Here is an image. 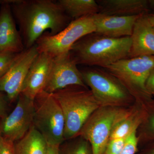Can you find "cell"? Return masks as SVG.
Returning a JSON list of instances; mask_svg holds the SVG:
<instances>
[{
    "label": "cell",
    "instance_id": "1f68e13d",
    "mask_svg": "<svg viewBox=\"0 0 154 154\" xmlns=\"http://www.w3.org/2000/svg\"><path fill=\"white\" fill-rule=\"evenodd\" d=\"M153 29H154V26L153 27Z\"/></svg>",
    "mask_w": 154,
    "mask_h": 154
},
{
    "label": "cell",
    "instance_id": "ac0fdd59",
    "mask_svg": "<svg viewBox=\"0 0 154 154\" xmlns=\"http://www.w3.org/2000/svg\"><path fill=\"white\" fill-rule=\"evenodd\" d=\"M60 5L73 20L99 13V7L94 0H59Z\"/></svg>",
    "mask_w": 154,
    "mask_h": 154
},
{
    "label": "cell",
    "instance_id": "8992f818",
    "mask_svg": "<svg viewBox=\"0 0 154 154\" xmlns=\"http://www.w3.org/2000/svg\"><path fill=\"white\" fill-rule=\"evenodd\" d=\"M105 69L121 82L131 94L149 96L146 84L154 69V55L128 58L118 61Z\"/></svg>",
    "mask_w": 154,
    "mask_h": 154
},
{
    "label": "cell",
    "instance_id": "4316f807",
    "mask_svg": "<svg viewBox=\"0 0 154 154\" xmlns=\"http://www.w3.org/2000/svg\"><path fill=\"white\" fill-rule=\"evenodd\" d=\"M59 146L48 144L47 154H59Z\"/></svg>",
    "mask_w": 154,
    "mask_h": 154
},
{
    "label": "cell",
    "instance_id": "e0dca14e",
    "mask_svg": "<svg viewBox=\"0 0 154 154\" xmlns=\"http://www.w3.org/2000/svg\"><path fill=\"white\" fill-rule=\"evenodd\" d=\"M48 144L33 125L22 138L14 143V154H47Z\"/></svg>",
    "mask_w": 154,
    "mask_h": 154
},
{
    "label": "cell",
    "instance_id": "4fadbf2b",
    "mask_svg": "<svg viewBox=\"0 0 154 154\" xmlns=\"http://www.w3.org/2000/svg\"><path fill=\"white\" fill-rule=\"evenodd\" d=\"M25 49L11 6L0 0V52L10 51L19 53Z\"/></svg>",
    "mask_w": 154,
    "mask_h": 154
},
{
    "label": "cell",
    "instance_id": "f1b7e54d",
    "mask_svg": "<svg viewBox=\"0 0 154 154\" xmlns=\"http://www.w3.org/2000/svg\"><path fill=\"white\" fill-rule=\"evenodd\" d=\"M141 154H154V146Z\"/></svg>",
    "mask_w": 154,
    "mask_h": 154
},
{
    "label": "cell",
    "instance_id": "7c38bea8",
    "mask_svg": "<svg viewBox=\"0 0 154 154\" xmlns=\"http://www.w3.org/2000/svg\"><path fill=\"white\" fill-rule=\"evenodd\" d=\"M53 57L46 53H39L29 69L22 86L21 94L31 100L44 91Z\"/></svg>",
    "mask_w": 154,
    "mask_h": 154
},
{
    "label": "cell",
    "instance_id": "ba28073f",
    "mask_svg": "<svg viewBox=\"0 0 154 154\" xmlns=\"http://www.w3.org/2000/svg\"><path fill=\"white\" fill-rule=\"evenodd\" d=\"M84 82L100 107L115 106L127 102L131 94L113 75L97 69L81 71Z\"/></svg>",
    "mask_w": 154,
    "mask_h": 154
},
{
    "label": "cell",
    "instance_id": "d4e9b609",
    "mask_svg": "<svg viewBox=\"0 0 154 154\" xmlns=\"http://www.w3.org/2000/svg\"><path fill=\"white\" fill-rule=\"evenodd\" d=\"M146 87L149 94H154V69L152 70L147 80Z\"/></svg>",
    "mask_w": 154,
    "mask_h": 154
},
{
    "label": "cell",
    "instance_id": "83f0119b",
    "mask_svg": "<svg viewBox=\"0 0 154 154\" xmlns=\"http://www.w3.org/2000/svg\"><path fill=\"white\" fill-rule=\"evenodd\" d=\"M149 126L151 130L154 133V115L150 119Z\"/></svg>",
    "mask_w": 154,
    "mask_h": 154
},
{
    "label": "cell",
    "instance_id": "603a6c76",
    "mask_svg": "<svg viewBox=\"0 0 154 154\" xmlns=\"http://www.w3.org/2000/svg\"><path fill=\"white\" fill-rule=\"evenodd\" d=\"M126 139L110 140L102 154H120Z\"/></svg>",
    "mask_w": 154,
    "mask_h": 154
},
{
    "label": "cell",
    "instance_id": "9a60e30c",
    "mask_svg": "<svg viewBox=\"0 0 154 154\" xmlns=\"http://www.w3.org/2000/svg\"><path fill=\"white\" fill-rule=\"evenodd\" d=\"M128 58L154 55V30L147 15H140L135 23Z\"/></svg>",
    "mask_w": 154,
    "mask_h": 154
},
{
    "label": "cell",
    "instance_id": "2e32d148",
    "mask_svg": "<svg viewBox=\"0 0 154 154\" xmlns=\"http://www.w3.org/2000/svg\"><path fill=\"white\" fill-rule=\"evenodd\" d=\"M99 13L110 16H135L145 14L148 10L146 0H100L96 1Z\"/></svg>",
    "mask_w": 154,
    "mask_h": 154
},
{
    "label": "cell",
    "instance_id": "5bb4252c",
    "mask_svg": "<svg viewBox=\"0 0 154 154\" xmlns=\"http://www.w3.org/2000/svg\"><path fill=\"white\" fill-rule=\"evenodd\" d=\"M140 15L122 17L106 15L99 13L94 14L95 33L113 38L131 36L135 23Z\"/></svg>",
    "mask_w": 154,
    "mask_h": 154
},
{
    "label": "cell",
    "instance_id": "cb8c5ba5",
    "mask_svg": "<svg viewBox=\"0 0 154 154\" xmlns=\"http://www.w3.org/2000/svg\"><path fill=\"white\" fill-rule=\"evenodd\" d=\"M14 143L0 134V154H14Z\"/></svg>",
    "mask_w": 154,
    "mask_h": 154
},
{
    "label": "cell",
    "instance_id": "f546056e",
    "mask_svg": "<svg viewBox=\"0 0 154 154\" xmlns=\"http://www.w3.org/2000/svg\"><path fill=\"white\" fill-rule=\"evenodd\" d=\"M149 21L150 22L151 24L153 27L154 26V14H150V15H147Z\"/></svg>",
    "mask_w": 154,
    "mask_h": 154
},
{
    "label": "cell",
    "instance_id": "277c9868",
    "mask_svg": "<svg viewBox=\"0 0 154 154\" xmlns=\"http://www.w3.org/2000/svg\"><path fill=\"white\" fill-rule=\"evenodd\" d=\"M33 125L48 145L59 146L65 141L62 110L52 94L43 91L33 100Z\"/></svg>",
    "mask_w": 154,
    "mask_h": 154
},
{
    "label": "cell",
    "instance_id": "8fae6325",
    "mask_svg": "<svg viewBox=\"0 0 154 154\" xmlns=\"http://www.w3.org/2000/svg\"><path fill=\"white\" fill-rule=\"evenodd\" d=\"M36 44L18 54L11 68L0 78V92L5 93L9 101L18 99L29 69L38 56Z\"/></svg>",
    "mask_w": 154,
    "mask_h": 154
},
{
    "label": "cell",
    "instance_id": "9c48e42d",
    "mask_svg": "<svg viewBox=\"0 0 154 154\" xmlns=\"http://www.w3.org/2000/svg\"><path fill=\"white\" fill-rule=\"evenodd\" d=\"M33 100L20 94L16 107L0 122V134L15 143L28 133L33 125Z\"/></svg>",
    "mask_w": 154,
    "mask_h": 154
},
{
    "label": "cell",
    "instance_id": "5b68a950",
    "mask_svg": "<svg viewBox=\"0 0 154 154\" xmlns=\"http://www.w3.org/2000/svg\"><path fill=\"white\" fill-rule=\"evenodd\" d=\"M95 31L93 15H90L72 20L63 30L56 35L45 33L35 44L38 53H46L54 57L69 52L72 45L78 40Z\"/></svg>",
    "mask_w": 154,
    "mask_h": 154
},
{
    "label": "cell",
    "instance_id": "484cf974",
    "mask_svg": "<svg viewBox=\"0 0 154 154\" xmlns=\"http://www.w3.org/2000/svg\"><path fill=\"white\" fill-rule=\"evenodd\" d=\"M7 110V102L2 92H0V118H4L6 116Z\"/></svg>",
    "mask_w": 154,
    "mask_h": 154
},
{
    "label": "cell",
    "instance_id": "7a4b0ae2",
    "mask_svg": "<svg viewBox=\"0 0 154 154\" xmlns=\"http://www.w3.org/2000/svg\"><path fill=\"white\" fill-rule=\"evenodd\" d=\"M131 46V36L113 38L94 33L78 40L70 53L78 65L106 68L128 58Z\"/></svg>",
    "mask_w": 154,
    "mask_h": 154
},
{
    "label": "cell",
    "instance_id": "30bf717a",
    "mask_svg": "<svg viewBox=\"0 0 154 154\" xmlns=\"http://www.w3.org/2000/svg\"><path fill=\"white\" fill-rule=\"evenodd\" d=\"M70 51L53 57L44 91L50 94L71 86L87 88Z\"/></svg>",
    "mask_w": 154,
    "mask_h": 154
},
{
    "label": "cell",
    "instance_id": "7402d4cb",
    "mask_svg": "<svg viewBox=\"0 0 154 154\" xmlns=\"http://www.w3.org/2000/svg\"><path fill=\"white\" fill-rule=\"evenodd\" d=\"M138 139L137 130L134 131L125 140L124 147L120 154H136L137 151Z\"/></svg>",
    "mask_w": 154,
    "mask_h": 154
},
{
    "label": "cell",
    "instance_id": "d6986e66",
    "mask_svg": "<svg viewBox=\"0 0 154 154\" xmlns=\"http://www.w3.org/2000/svg\"><path fill=\"white\" fill-rule=\"evenodd\" d=\"M140 122V116L137 112L128 111L113 126L110 140L126 138L137 130Z\"/></svg>",
    "mask_w": 154,
    "mask_h": 154
},
{
    "label": "cell",
    "instance_id": "ffe728a7",
    "mask_svg": "<svg viewBox=\"0 0 154 154\" xmlns=\"http://www.w3.org/2000/svg\"><path fill=\"white\" fill-rule=\"evenodd\" d=\"M74 140L63 142L59 146V154H93L91 144L80 136Z\"/></svg>",
    "mask_w": 154,
    "mask_h": 154
},
{
    "label": "cell",
    "instance_id": "4dcf8cb0",
    "mask_svg": "<svg viewBox=\"0 0 154 154\" xmlns=\"http://www.w3.org/2000/svg\"><path fill=\"white\" fill-rule=\"evenodd\" d=\"M149 5L152 8L154 9V0H150L148 1Z\"/></svg>",
    "mask_w": 154,
    "mask_h": 154
},
{
    "label": "cell",
    "instance_id": "44dd1931",
    "mask_svg": "<svg viewBox=\"0 0 154 154\" xmlns=\"http://www.w3.org/2000/svg\"><path fill=\"white\" fill-rule=\"evenodd\" d=\"M18 54L10 51L0 52V78L8 71Z\"/></svg>",
    "mask_w": 154,
    "mask_h": 154
},
{
    "label": "cell",
    "instance_id": "3957f363",
    "mask_svg": "<svg viewBox=\"0 0 154 154\" xmlns=\"http://www.w3.org/2000/svg\"><path fill=\"white\" fill-rule=\"evenodd\" d=\"M51 94L63 113L65 140L78 136L86 122L100 107L91 91L85 87L69 86Z\"/></svg>",
    "mask_w": 154,
    "mask_h": 154
},
{
    "label": "cell",
    "instance_id": "6da1fadb",
    "mask_svg": "<svg viewBox=\"0 0 154 154\" xmlns=\"http://www.w3.org/2000/svg\"><path fill=\"white\" fill-rule=\"evenodd\" d=\"M8 4L25 48L32 47L49 30L50 35L57 34L71 22L57 2L53 0H2Z\"/></svg>",
    "mask_w": 154,
    "mask_h": 154
},
{
    "label": "cell",
    "instance_id": "52a82bcc",
    "mask_svg": "<svg viewBox=\"0 0 154 154\" xmlns=\"http://www.w3.org/2000/svg\"><path fill=\"white\" fill-rule=\"evenodd\" d=\"M127 111L115 106L100 107L86 122L78 136L89 142L93 154H102L113 126Z\"/></svg>",
    "mask_w": 154,
    "mask_h": 154
}]
</instances>
